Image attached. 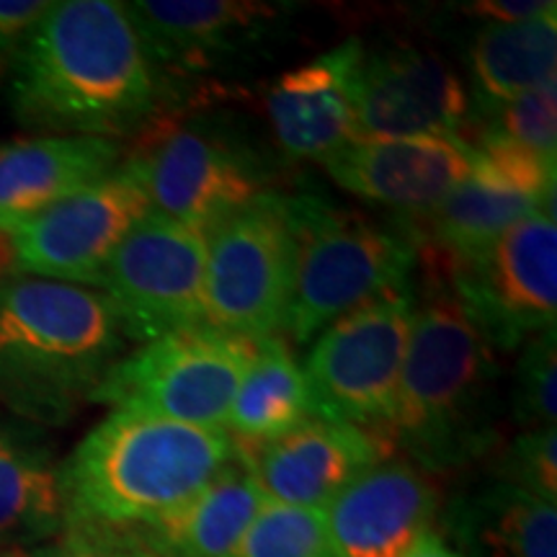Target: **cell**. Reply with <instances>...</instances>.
<instances>
[{
  "label": "cell",
  "instance_id": "1",
  "mask_svg": "<svg viewBox=\"0 0 557 557\" xmlns=\"http://www.w3.org/2000/svg\"><path fill=\"white\" fill-rule=\"evenodd\" d=\"M165 78L124 3H50L11 65L13 111L62 135L137 132L160 111Z\"/></svg>",
  "mask_w": 557,
  "mask_h": 557
},
{
  "label": "cell",
  "instance_id": "2",
  "mask_svg": "<svg viewBox=\"0 0 557 557\" xmlns=\"http://www.w3.org/2000/svg\"><path fill=\"white\" fill-rule=\"evenodd\" d=\"M235 455L225 429L111 410L62 465L65 529L135 534L191 500Z\"/></svg>",
  "mask_w": 557,
  "mask_h": 557
},
{
  "label": "cell",
  "instance_id": "3",
  "mask_svg": "<svg viewBox=\"0 0 557 557\" xmlns=\"http://www.w3.org/2000/svg\"><path fill=\"white\" fill-rule=\"evenodd\" d=\"M127 348L99 289L16 276L0 284V400L39 423H62L90 400Z\"/></svg>",
  "mask_w": 557,
  "mask_h": 557
},
{
  "label": "cell",
  "instance_id": "4",
  "mask_svg": "<svg viewBox=\"0 0 557 557\" xmlns=\"http://www.w3.org/2000/svg\"><path fill=\"white\" fill-rule=\"evenodd\" d=\"M416 297L413 329L385 436L429 465L455 462L483 447L496 400V348L434 276Z\"/></svg>",
  "mask_w": 557,
  "mask_h": 557
},
{
  "label": "cell",
  "instance_id": "5",
  "mask_svg": "<svg viewBox=\"0 0 557 557\" xmlns=\"http://www.w3.org/2000/svg\"><path fill=\"white\" fill-rule=\"evenodd\" d=\"M287 205L295 263L284 329L295 344H310L338 318L410 282L418 246L408 225H380L310 194Z\"/></svg>",
  "mask_w": 557,
  "mask_h": 557
},
{
  "label": "cell",
  "instance_id": "6",
  "mask_svg": "<svg viewBox=\"0 0 557 557\" xmlns=\"http://www.w3.org/2000/svg\"><path fill=\"white\" fill-rule=\"evenodd\" d=\"M256 351L259 341L207 323L169 333L116 361L88 403L189 426L225 429L235 389Z\"/></svg>",
  "mask_w": 557,
  "mask_h": 557
},
{
  "label": "cell",
  "instance_id": "7",
  "mask_svg": "<svg viewBox=\"0 0 557 557\" xmlns=\"http://www.w3.org/2000/svg\"><path fill=\"white\" fill-rule=\"evenodd\" d=\"M416 297L406 282L320 333L302 369L312 416L385 436L413 329Z\"/></svg>",
  "mask_w": 557,
  "mask_h": 557
},
{
  "label": "cell",
  "instance_id": "8",
  "mask_svg": "<svg viewBox=\"0 0 557 557\" xmlns=\"http://www.w3.org/2000/svg\"><path fill=\"white\" fill-rule=\"evenodd\" d=\"M496 351H513L555 331L557 220L542 209L478 253L444 267H426Z\"/></svg>",
  "mask_w": 557,
  "mask_h": 557
},
{
  "label": "cell",
  "instance_id": "9",
  "mask_svg": "<svg viewBox=\"0 0 557 557\" xmlns=\"http://www.w3.org/2000/svg\"><path fill=\"white\" fill-rule=\"evenodd\" d=\"M143 129V143L122 163L143 184L152 212L205 238L269 191L256 158L225 135L160 114Z\"/></svg>",
  "mask_w": 557,
  "mask_h": 557
},
{
  "label": "cell",
  "instance_id": "10",
  "mask_svg": "<svg viewBox=\"0 0 557 557\" xmlns=\"http://www.w3.org/2000/svg\"><path fill=\"white\" fill-rule=\"evenodd\" d=\"M470 176L429 214L408 225L423 267H444L478 253L506 230L542 209H555V163L478 127Z\"/></svg>",
  "mask_w": 557,
  "mask_h": 557
},
{
  "label": "cell",
  "instance_id": "11",
  "mask_svg": "<svg viewBox=\"0 0 557 557\" xmlns=\"http://www.w3.org/2000/svg\"><path fill=\"white\" fill-rule=\"evenodd\" d=\"M292 263L287 197L263 191L207 238V325L250 341L276 336L287 325Z\"/></svg>",
  "mask_w": 557,
  "mask_h": 557
},
{
  "label": "cell",
  "instance_id": "12",
  "mask_svg": "<svg viewBox=\"0 0 557 557\" xmlns=\"http://www.w3.org/2000/svg\"><path fill=\"white\" fill-rule=\"evenodd\" d=\"M207 238L150 212L114 250L99 289L127 341L148 344L205 320Z\"/></svg>",
  "mask_w": 557,
  "mask_h": 557
},
{
  "label": "cell",
  "instance_id": "13",
  "mask_svg": "<svg viewBox=\"0 0 557 557\" xmlns=\"http://www.w3.org/2000/svg\"><path fill=\"white\" fill-rule=\"evenodd\" d=\"M152 212L148 194L127 165L37 214L9 233L21 276L99 287L114 250Z\"/></svg>",
  "mask_w": 557,
  "mask_h": 557
},
{
  "label": "cell",
  "instance_id": "14",
  "mask_svg": "<svg viewBox=\"0 0 557 557\" xmlns=\"http://www.w3.org/2000/svg\"><path fill=\"white\" fill-rule=\"evenodd\" d=\"M470 109L465 81L438 54L410 45L364 54L357 137H462Z\"/></svg>",
  "mask_w": 557,
  "mask_h": 557
},
{
  "label": "cell",
  "instance_id": "15",
  "mask_svg": "<svg viewBox=\"0 0 557 557\" xmlns=\"http://www.w3.org/2000/svg\"><path fill=\"white\" fill-rule=\"evenodd\" d=\"M325 169L354 197L418 220L470 176L472 148L462 137H357Z\"/></svg>",
  "mask_w": 557,
  "mask_h": 557
},
{
  "label": "cell",
  "instance_id": "16",
  "mask_svg": "<svg viewBox=\"0 0 557 557\" xmlns=\"http://www.w3.org/2000/svg\"><path fill=\"white\" fill-rule=\"evenodd\" d=\"M240 449L263 498L315 511H325L361 472L395 455L389 438L380 431L323 418H310L263 447Z\"/></svg>",
  "mask_w": 557,
  "mask_h": 557
},
{
  "label": "cell",
  "instance_id": "17",
  "mask_svg": "<svg viewBox=\"0 0 557 557\" xmlns=\"http://www.w3.org/2000/svg\"><path fill=\"white\" fill-rule=\"evenodd\" d=\"M438 487L426 470L382 459L325 508L333 557H406L431 532Z\"/></svg>",
  "mask_w": 557,
  "mask_h": 557
},
{
  "label": "cell",
  "instance_id": "18",
  "mask_svg": "<svg viewBox=\"0 0 557 557\" xmlns=\"http://www.w3.org/2000/svg\"><path fill=\"white\" fill-rule=\"evenodd\" d=\"M364 54L359 39H346L271 83L267 94L269 122L287 156L325 163L357 139Z\"/></svg>",
  "mask_w": 557,
  "mask_h": 557
},
{
  "label": "cell",
  "instance_id": "19",
  "mask_svg": "<svg viewBox=\"0 0 557 557\" xmlns=\"http://www.w3.org/2000/svg\"><path fill=\"white\" fill-rule=\"evenodd\" d=\"M124 9L160 75L218 65L259 41L278 18V5L246 0H137Z\"/></svg>",
  "mask_w": 557,
  "mask_h": 557
},
{
  "label": "cell",
  "instance_id": "20",
  "mask_svg": "<svg viewBox=\"0 0 557 557\" xmlns=\"http://www.w3.org/2000/svg\"><path fill=\"white\" fill-rule=\"evenodd\" d=\"M122 163L109 137L45 135L0 145V235L47 212Z\"/></svg>",
  "mask_w": 557,
  "mask_h": 557
},
{
  "label": "cell",
  "instance_id": "21",
  "mask_svg": "<svg viewBox=\"0 0 557 557\" xmlns=\"http://www.w3.org/2000/svg\"><path fill=\"white\" fill-rule=\"evenodd\" d=\"M261 504V487L238 447L233 462L197 496L129 537L156 557H233Z\"/></svg>",
  "mask_w": 557,
  "mask_h": 557
},
{
  "label": "cell",
  "instance_id": "22",
  "mask_svg": "<svg viewBox=\"0 0 557 557\" xmlns=\"http://www.w3.org/2000/svg\"><path fill=\"white\" fill-rule=\"evenodd\" d=\"M62 529V465L37 438L0 426V549L39 545Z\"/></svg>",
  "mask_w": 557,
  "mask_h": 557
},
{
  "label": "cell",
  "instance_id": "23",
  "mask_svg": "<svg viewBox=\"0 0 557 557\" xmlns=\"http://www.w3.org/2000/svg\"><path fill=\"white\" fill-rule=\"evenodd\" d=\"M557 5L540 16L506 26H485L472 39L470 78L480 116L555 78ZM470 96V99H472Z\"/></svg>",
  "mask_w": 557,
  "mask_h": 557
},
{
  "label": "cell",
  "instance_id": "24",
  "mask_svg": "<svg viewBox=\"0 0 557 557\" xmlns=\"http://www.w3.org/2000/svg\"><path fill=\"white\" fill-rule=\"evenodd\" d=\"M310 389L302 367L282 336L259 341V351L243 374L230 406L225 431L240 447H263L308 423Z\"/></svg>",
  "mask_w": 557,
  "mask_h": 557
},
{
  "label": "cell",
  "instance_id": "25",
  "mask_svg": "<svg viewBox=\"0 0 557 557\" xmlns=\"http://www.w3.org/2000/svg\"><path fill=\"white\" fill-rule=\"evenodd\" d=\"M465 557H557V504L498 480L457 508Z\"/></svg>",
  "mask_w": 557,
  "mask_h": 557
},
{
  "label": "cell",
  "instance_id": "26",
  "mask_svg": "<svg viewBox=\"0 0 557 557\" xmlns=\"http://www.w3.org/2000/svg\"><path fill=\"white\" fill-rule=\"evenodd\" d=\"M233 557H333L325 513L263 498Z\"/></svg>",
  "mask_w": 557,
  "mask_h": 557
},
{
  "label": "cell",
  "instance_id": "27",
  "mask_svg": "<svg viewBox=\"0 0 557 557\" xmlns=\"http://www.w3.org/2000/svg\"><path fill=\"white\" fill-rule=\"evenodd\" d=\"M483 127L557 163V75L493 111Z\"/></svg>",
  "mask_w": 557,
  "mask_h": 557
},
{
  "label": "cell",
  "instance_id": "28",
  "mask_svg": "<svg viewBox=\"0 0 557 557\" xmlns=\"http://www.w3.org/2000/svg\"><path fill=\"white\" fill-rule=\"evenodd\" d=\"M555 387H557V354L555 331L529 338L513 372L511 410L521 426L549 429L555 426Z\"/></svg>",
  "mask_w": 557,
  "mask_h": 557
},
{
  "label": "cell",
  "instance_id": "29",
  "mask_svg": "<svg viewBox=\"0 0 557 557\" xmlns=\"http://www.w3.org/2000/svg\"><path fill=\"white\" fill-rule=\"evenodd\" d=\"M506 483L557 504V436L555 426L532 429L511 444L504 459Z\"/></svg>",
  "mask_w": 557,
  "mask_h": 557
},
{
  "label": "cell",
  "instance_id": "30",
  "mask_svg": "<svg viewBox=\"0 0 557 557\" xmlns=\"http://www.w3.org/2000/svg\"><path fill=\"white\" fill-rule=\"evenodd\" d=\"M37 557H156L129 534L65 529V537L37 549Z\"/></svg>",
  "mask_w": 557,
  "mask_h": 557
},
{
  "label": "cell",
  "instance_id": "31",
  "mask_svg": "<svg viewBox=\"0 0 557 557\" xmlns=\"http://www.w3.org/2000/svg\"><path fill=\"white\" fill-rule=\"evenodd\" d=\"M47 9L45 0H0V75L11 73L18 50Z\"/></svg>",
  "mask_w": 557,
  "mask_h": 557
},
{
  "label": "cell",
  "instance_id": "32",
  "mask_svg": "<svg viewBox=\"0 0 557 557\" xmlns=\"http://www.w3.org/2000/svg\"><path fill=\"white\" fill-rule=\"evenodd\" d=\"M549 5L553 3H545V0H480V3L465 5L462 11L465 16L491 21V26H506L540 16Z\"/></svg>",
  "mask_w": 557,
  "mask_h": 557
},
{
  "label": "cell",
  "instance_id": "33",
  "mask_svg": "<svg viewBox=\"0 0 557 557\" xmlns=\"http://www.w3.org/2000/svg\"><path fill=\"white\" fill-rule=\"evenodd\" d=\"M406 557H465V555L451 547L442 534H436L434 529H431V532L423 534V537L408 549Z\"/></svg>",
  "mask_w": 557,
  "mask_h": 557
},
{
  "label": "cell",
  "instance_id": "34",
  "mask_svg": "<svg viewBox=\"0 0 557 557\" xmlns=\"http://www.w3.org/2000/svg\"><path fill=\"white\" fill-rule=\"evenodd\" d=\"M0 557H37V553H29V549H5Z\"/></svg>",
  "mask_w": 557,
  "mask_h": 557
}]
</instances>
